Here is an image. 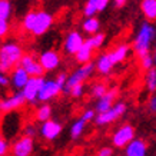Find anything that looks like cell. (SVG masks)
I'll return each mask as SVG.
<instances>
[{
	"label": "cell",
	"instance_id": "obj_36",
	"mask_svg": "<svg viewBox=\"0 0 156 156\" xmlns=\"http://www.w3.org/2000/svg\"><path fill=\"white\" fill-rule=\"evenodd\" d=\"M96 156H113V151H112V147L109 146H105V147H100Z\"/></svg>",
	"mask_w": 156,
	"mask_h": 156
},
{
	"label": "cell",
	"instance_id": "obj_13",
	"mask_svg": "<svg viewBox=\"0 0 156 156\" xmlns=\"http://www.w3.org/2000/svg\"><path fill=\"white\" fill-rule=\"evenodd\" d=\"M19 65L23 67L24 70L27 72L32 77H36V76H43V73L46 72L44 69H43L42 65H40V62L36 60L32 55H23V57H22V60H20Z\"/></svg>",
	"mask_w": 156,
	"mask_h": 156
},
{
	"label": "cell",
	"instance_id": "obj_9",
	"mask_svg": "<svg viewBox=\"0 0 156 156\" xmlns=\"http://www.w3.org/2000/svg\"><path fill=\"white\" fill-rule=\"evenodd\" d=\"M33 149H34L33 137L22 136L13 143L12 153H13V156H30L33 153Z\"/></svg>",
	"mask_w": 156,
	"mask_h": 156
},
{
	"label": "cell",
	"instance_id": "obj_29",
	"mask_svg": "<svg viewBox=\"0 0 156 156\" xmlns=\"http://www.w3.org/2000/svg\"><path fill=\"white\" fill-rule=\"evenodd\" d=\"M98 12H99V9H98L96 0H87L85 7H83V14H85V17H92V16H95Z\"/></svg>",
	"mask_w": 156,
	"mask_h": 156
},
{
	"label": "cell",
	"instance_id": "obj_33",
	"mask_svg": "<svg viewBox=\"0 0 156 156\" xmlns=\"http://www.w3.org/2000/svg\"><path fill=\"white\" fill-rule=\"evenodd\" d=\"M9 30H10V24H9V20L5 19L0 16V39L6 37L9 34Z\"/></svg>",
	"mask_w": 156,
	"mask_h": 156
},
{
	"label": "cell",
	"instance_id": "obj_32",
	"mask_svg": "<svg viewBox=\"0 0 156 156\" xmlns=\"http://www.w3.org/2000/svg\"><path fill=\"white\" fill-rule=\"evenodd\" d=\"M83 93H85V83H79V85L73 86V87L70 89V92H69V95H70L72 98H75V99L82 98Z\"/></svg>",
	"mask_w": 156,
	"mask_h": 156
},
{
	"label": "cell",
	"instance_id": "obj_28",
	"mask_svg": "<svg viewBox=\"0 0 156 156\" xmlns=\"http://www.w3.org/2000/svg\"><path fill=\"white\" fill-rule=\"evenodd\" d=\"M105 39H106V36H105L103 33H96V34H92L86 42L89 43L92 48L95 49H100L102 46H103V43H105Z\"/></svg>",
	"mask_w": 156,
	"mask_h": 156
},
{
	"label": "cell",
	"instance_id": "obj_27",
	"mask_svg": "<svg viewBox=\"0 0 156 156\" xmlns=\"http://www.w3.org/2000/svg\"><path fill=\"white\" fill-rule=\"evenodd\" d=\"M108 86L105 85V83H102V82H98V83H95V85L90 87V95L93 96V98H96V99H100L103 95H106V92H108Z\"/></svg>",
	"mask_w": 156,
	"mask_h": 156
},
{
	"label": "cell",
	"instance_id": "obj_30",
	"mask_svg": "<svg viewBox=\"0 0 156 156\" xmlns=\"http://www.w3.org/2000/svg\"><path fill=\"white\" fill-rule=\"evenodd\" d=\"M12 14V3L9 0H0V16L9 20Z\"/></svg>",
	"mask_w": 156,
	"mask_h": 156
},
{
	"label": "cell",
	"instance_id": "obj_39",
	"mask_svg": "<svg viewBox=\"0 0 156 156\" xmlns=\"http://www.w3.org/2000/svg\"><path fill=\"white\" fill-rule=\"evenodd\" d=\"M9 83H10V79L6 76V73L0 72V86H2V87H6V86H9Z\"/></svg>",
	"mask_w": 156,
	"mask_h": 156
},
{
	"label": "cell",
	"instance_id": "obj_25",
	"mask_svg": "<svg viewBox=\"0 0 156 156\" xmlns=\"http://www.w3.org/2000/svg\"><path fill=\"white\" fill-rule=\"evenodd\" d=\"M145 85L149 92H156V67H152L149 70H146V76H145Z\"/></svg>",
	"mask_w": 156,
	"mask_h": 156
},
{
	"label": "cell",
	"instance_id": "obj_24",
	"mask_svg": "<svg viewBox=\"0 0 156 156\" xmlns=\"http://www.w3.org/2000/svg\"><path fill=\"white\" fill-rule=\"evenodd\" d=\"M36 17H37V12H36V10L29 12L23 17L22 26H23V29L26 32H30V33H32V30H33V27H34V23H36Z\"/></svg>",
	"mask_w": 156,
	"mask_h": 156
},
{
	"label": "cell",
	"instance_id": "obj_21",
	"mask_svg": "<svg viewBox=\"0 0 156 156\" xmlns=\"http://www.w3.org/2000/svg\"><path fill=\"white\" fill-rule=\"evenodd\" d=\"M93 52H95V49L90 46L87 42H85V44L80 48V50L76 53L75 57L77 63H80V65H85V63H89L92 60V56H93Z\"/></svg>",
	"mask_w": 156,
	"mask_h": 156
},
{
	"label": "cell",
	"instance_id": "obj_14",
	"mask_svg": "<svg viewBox=\"0 0 156 156\" xmlns=\"http://www.w3.org/2000/svg\"><path fill=\"white\" fill-rule=\"evenodd\" d=\"M30 77H32V76L29 75L27 72L19 65V66L14 67L13 70H12V73H10V85L13 86L14 89L22 90L24 86L27 85V82L30 80Z\"/></svg>",
	"mask_w": 156,
	"mask_h": 156
},
{
	"label": "cell",
	"instance_id": "obj_38",
	"mask_svg": "<svg viewBox=\"0 0 156 156\" xmlns=\"http://www.w3.org/2000/svg\"><path fill=\"white\" fill-rule=\"evenodd\" d=\"M23 135H24V136L34 137V135H36V128H34V126H32V125H27V126L24 128V130H23Z\"/></svg>",
	"mask_w": 156,
	"mask_h": 156
},
{
	"label": "cell",
	"instance_id": "obj_43",
	"mask_svg": "<svg viewBox=\"0 0 156 156\" xmlns=\"http://www.w3.org/2000/svg\"><path fill=\"white\" fill-rule=\"evenodd\" d=\"M0 112H2V110H0Z\"/></svg>",
	"mask_w": 156,
	"mask_h": 156
},
{
	"label": "cell",
	"instance_id": "obj_23",
	"mask_svg": "<svg viewBox=\"0 0 156 156\" xmlns=\"http://www.w3.org/2000/svg\"><path fill=\"white\" fill-rule=\"evenodd\" d=\"M52 118V106L48 103H42L36 110V119L39 122H46V120H50Z\"/></svg>",
	"mask_w": 156,
	"mask_h": 156
},
{
	"label": "cell",
	"instance_id": "obj_18",
	"mask_svg": "<svg viewBox=\"0 0 156 156\" xmlns=\"http://www.w3.org/2000/svg\"><path fill=\"white\" fill-rule=\"evenodd\" d=\"M96 70L99 72L100 75H109L110 72H112V69H113V62L110 60V56H109V53H102V55H99L98 56V59H96Z\"/></svg>",
	"mask_w": 156,
	"mask_h": 156
},
{
	"label": "cell",
	"instance_id": "obj_1",
	"mask_svg": "<svg viewBox=\"0 0 156 156\" xmlns=\"http://www.w3.org/2000/svg\"><path fill=\"white\" fill-rule=\"evenodd\" d=\"M156 37V27L151 22H143L140 24V27L137 30L136 36L133 39V50L136 53V56L140 57L146 56L151 53L152 43Z\"/></svg>",
	"mask_w": 156,
	"mask_h": 156
},
{
	"label": "cell",
	"instance_id": "obj_7",
	"mask_svg": "<svg viewBox=\"0 0 156 156\" xmlns=\"http://www.w3.org/2000/svg\"><path fill=\"white\" fill-rule=\"evenodd\" d=\"M85 39H83V36H82L80 32H77V30H72V32H69L66 36V39H65V42H63V50H65V53H67V55H73L75 56L76 53L80 50V48L85 44Z\"/></svg>",
	"mask_w": 156,
	"mask_h": 156
},
{
	"label": "cell",
	"instance_id": "obj_42",
	"mask_svg": "<svg viewBox=\"0 0 156 156\" xmlns=\"http://www.w3.org/2000/svg\"><path fill=\"white\" fill-rule=\"evenodd\" d=\"M153 60H155V66H156V44H155V50H153Z\"/></svg>",
	"mask_w": 156,
	"mask_h": 156
},
{
	"label": "cell",
	"instance_id": "obj_35",
	"mask_svg": "<svg viewBox=\"0 0 156 156\" xmlns=\"http://www.w3.org/2000/svg\"><path fill=\"white\" fill-rule=\"evenodd\" d=\"M9 152V142L0 136V156H6Z\"/></svg>",
	"mask_w": 156,
	"mask_h": 156
},
{
	"label": "cell",
	"instance_id": "obj_4",
	"mask_svg": "<svg viewBox=\"0 0 156 156\" xmlns=\"http://www.w3.org/2000/svg\"><path fill=\"white\" fill-rule=\"evenodd\" d=\"M125 112H126V103L125 102H116L109 110L96 115L95 123L98 126H105V125H109V123H113L118 119L122 118Z\"/></svg>",
	"mask_w": 156,
	"mask_h": 156
},
{
	"label": "cell",
	"instance_id": "obj_17",
	"mask_svg": "<svg viewBox=\"0 0 156 156\" xmlns=\"http://www.w3.org/2000/svg\"><path fill=\"white\" fill-rule=\"evenodd\" d=\"M147 145L143 139H133L128 146L125 147V156H146Z\"/></svg>",
	"mask_w": 156,
	"mask_h": 156
},
{
	"label": "cell",
	"instance_id": "obj_2",
	"mask_svg": "<svg viewBox=\"0 0 156 156\" xmlns=\"http://www.w3.org/2000/svg\"><path fill=\"white\" fill-rule=\"evenodd\" d=\"M23 49L16 42H7L0 46V72L9 73L19 66L23 57Z\"/></svg>",
	"mask_w": 156,
	"mask_h": 156
},
{
	"label": "cell",
	"instance_id": "obj_41",
	"mask_svg": "<svg viewBox=\"0 0 156 156\" xmlns=\"http://www.w3.org/2000/svg\"><path fill=\"white\" fill-rule=\"evenodd\" d=\"M126 2H128V0H113V3L116 7H123V6L126 5Z\"/></svg>",
	"mask_w": 156,
	"mask_h": 156
},
{
	"label": "cell",
	"instance_id": "obj_12",
	"mask_svg": "<svg viewBox=\"0 0 156 156\" xmlns=\"http://www.w3.org/2000/svg\"><path fill=\"white\" fill-rule=\"evenodd\" d=\"M53 24V16L48 12H37V17H36V23H34V27L32 30V34L34 36H42L48 32L49 29L52 27Z\"/></svg>",
	"mask_w": 156,
	"mask_h": 156
},
{
	"label": "cell",
	"instance_id": "obj_34",
	"mask_svg": "<svg viewBox=\"0 0 156 156\" xmlns=\"http://www.w3.org/2000/svg\"><path fill=\"white\" fill-rule=\"evenodd\" d=\"M96 110H93V109H86L85 112L82 113V116H80V119H83L86 123H89L90 120H95V118H96Z\"/></svg>",
	"mask_w": 156,
	"mask_h": 156
},
{
	"label": "cell",
	"instance_id": "obj_31",
	"mask_svg": "<svg viewBox=\"0 0 156 156\" xmlns=\"http://www.w3.org/2000/svg\"><path fill=\"white\" fill-rule=\"evenodd\" d=\"M140 60V67H142L143 70H149L152 67L155 66V60H153V55H146V56H143L139 59Z\"/></svg>",
	"mask_w": 156,
	"mask_h": 156
},
{
	"label": "cell",
	"instance_id": "obj_26",
	"mask_svg": "<svg viewBox=\"0 0 156 156\" xmlns=\"http://www.w3.org/2000/svg\"><path fill=\"white\" fill-rule=\"evenodd\" d=\"M86 128V122L83 120V119H77L73 125H72L70 128V137L72 139H79V137L82 136V133H83V130H85Z\"/></svg>",
	"mask_w": 156,
	"mask_h": 156
},
{
	"label": "cell",
	"instance_id": "obj_10",
	"mask_svg": "<svg viewBox=\"0 0 156 156\" xmlns=\"http://www.w3.org/2000/svg\"><path fill=\"white\" fill-rule=\"evenodd\" d=\"M62 129H63L62 128V123L50 119V120H46V122L42 123L39 132H40V136H42L43 139L52 142V140H55V139H57V137L60 136Z\"/></svg>",
	"mask_w": 156,
	"mask_h": 156
},
{
	"label": "cell",
	"instance_id": "obj_6",
	"mask_svg": "<svg viewBox=\"0 0 156 156\" xmlns=\"http://www.w3.org/2000/svg\"><path fill=\"white\" fill-rule=\"evenodd\" d=\"M43 83H44V79L42 76H36V77H30V80L27 82V85L22 89V93H23L24 99H26V103H36L39 102V93H40V89H42Z\"/></svg>",
	"mask_w": 156,
	"mask_h": 156
},
{
	"label": "cell",
	"instance_id": "obj_15",
	"mask_svg": "<svg viewBox=\"0 0 156 156\" xmlns=\"http://www.w3.org/2000/svg\"><path fill=\"white\" fill-rule=\"evenodd\" d=\"M39 62L46 72L55 70L60 65V55L56 50H46L39 56Z\"/></svg>",
	"mask_w": 156,
	"mask_h": 156
},
{
	"label": "cell",
	"instance_id": "obj_37",
	"mask_svg": "<svg viewBox=\"0 0 156 156\" xmlns=\"http://www.w3.org/2000/svg\"><path fill=\"white\" fill-rule=\"evenodd\" d=\"M147 109L152 113H156V95H152L149 98V102H147Z\"/></svg>",
	"mask_w": 156,
	"mask_h": 156
},
{
	"label": "cell",
	"instance_id": "obj_19",
	"mask_svg": "<svg viewBox=\"0 0 156 156\" xmlns=\"http://www.w3.org/2000/svg\"><path fill=\"white\" fill-rule=\"evenodd\" d=\"M129 53H130L129 44L122 43V44L116 46L112 52H109V56H110V60L113 62V65H118V63H122L123 60H126V57L129 56Z\"/></svg>",
	"mask_w": 156,
	"mask_h": 156
},
{
	"label": "cell",
	"instance_id": "obj_3",
	"mask_svg": "<svg viewBox=\"0 0 156 156\" xmlns=\"http://www.w3.org/2000/svg\"><path fill=\"white\" fill-rule=\"evenodd\" d=\"M95 69H96V65L92 63V62L85 63V65H82L80 67H77L70 76H67V82H66V85H65L63 92H65V93H69L73 86L79 85V83H85L90 76H92V73H93Z\"/></svg>",
	"mask_w": 156,
	"mask_h": 156
},
{
	"label": "cell",
	"instance_id": "obj_11",
	"mask_svg": "<svg viewBox=\"0 0 156 156\" xmlns=\"http://www.w3.org/2000/svg\"><path fill=\"white\" fill-rule=\"evenodd\" d=\"M24 103H26V99H24L22 90H19V92H16L13 95H10L7 98H5V99L0 100V110L6 112V113L7 112H13L16 109L22 108Z\"/></svg>",
	"mask_w": 156,
	"mask_h": 156
},
{
	"label": "cell",
	"instance_id": "obj_40",
	"mask_svg": "<svg viewBox=\"0 0 156 156\" xmlns=\"http://www.w3.org/2000/svg\"><path fill=\"white\" fill-rule=\"evenodd\" d=\"M109 2L110 0H96V3H98V9H99V12H103L106 7H108Z\"/></svg>",
	"mask_w": 156,
	"mask_h": 156
},
{
	"label": "cell",
	"instance_id": "obj_22",
	"mask_svg": "<svg viewBox=\"0 0 156 156\" xmlns=\"http://www.w3.org/2000/svg\"><path fill=\"white\" fill-rule=\"evenodd\" d=\"M82 29H83V32L87 34H96V33H99L100 22L96 19L95 16L86 17V20L83 22V24H82Z\"/></svg>",
	"mask_w": 156,
	"mask_h": 156
},
{
	"label": "cell",
	"instance_id": "obj_20",
	"mask_svg": "<svg viewBox=\"0 0 156 156\" xmlns=\"http://www.w3.org/2000/svg\"><path fill=\"white\" fill-rule=\"evenodd\" d=\"M140 10L147 22L156 20V0H142L140 2Z\"/></svg>",
	"mask_w": 156,
	"mask_h": 156
},
{
	"label": "cell",
	"instance_id": "obj_5",
	"mask_svg": "<svg viewBox=\"0 0 156 156\" xmlns=\"http://www.w3.org/2000/svg\"><path fill=\"white\" fill-rule=\"evenodd\" d=\"M135 139V128L129 123H125L120 128H118L113 132V136H112V143H113L115 147H126L129 143Z\"/></svg>",
	"mask_w": 156,
	"mask_h": 156
},
{
	"label": "cell",
	"instance_id": "obj_16",
	"mask_svg": "<svg viewBox=\"0 0 156 156\" xmlns=\"http://www.w3.org/2000/svg\"><path fill=\"white\" fill-rule=\"evenodd\" d=\"M116 98H118V89L108 90L106 95H103L100 99H98V103H96V112H98V113H103V112L109 110V109L115 105Z\"/></svg>",
	"mask_w": 156,
	"mask_h": 156
},
{
	"label": "cell",
	"instance_id": "obj_8",
	"mask_svg": "<svg viewBox=\"0 0 156 156\" xmlns=\"http://www.w3.org/2000/svg\"><path fill=\"white\" fill-rule=\"evenodd\" d=\"M60 92H63V87H62L59 83L55 80H44L43 83L42 89H40V93H39V102H42V103H46L49 100L55 99Z\"/></svg>",
	"mask_w": 156,
	"mask_h": 156
}]
</instances>
